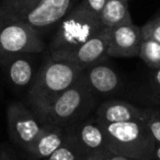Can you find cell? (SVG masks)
Returning <instances> with one entry per match:
<instances>
[{
  "label": "cell",
  "instance_id": "obj_1",
  "mask_svg": "<svg viewBox=\"0 0 160 160\" xmlns=\"http://www.w3.org/2000/svg\"><path fill=\"white\" fill-rule=\"evenodd\" d=\"M102 29L99 14L89 7L86 0H80L58 23L47 53L55 60H68L83 43Z\"/></svg>",
  "mask_w": 160,
  "mask_h": 160
},
{
  "label": "cell",
  "instance_id": "obj_2",
  "mask_svg": "<svg viewBox=\"0 0 160 160\" xmlns=\"http://www.w3.org/2000/svg\"><path fill=\"white\" fill-rule=\"evenodd\" d=\"M80 0H0V22H19L42 34L57 28Z\"/></svg>",
  "mask_w": 160,
  "mask_h": 160
},
{
  "label": "cell",
  "instance_id": "obj_3",
  "mask_svg": "<svg viewBox=\"0 0 160 160\" xmlns=\"http://www.w3.org/2000/svg\"><path fill=\"white\" fill-rule=\"evenodd\" d=\"M82 75V69L69 60H55L47 53L40 65L33 85L25 94V104L40 115L62 92L73 85Z\"/></svg>",
  "mask_w": 160,
  "mask_h": 160
},
{
  "label": "cell",
  "instance_id": "obj_4",
  "mask_svg": "<svg viewBox=\"0 0 160 160\" xmlns=\"http://www.w3.org/2000/svg\"><path fill=\"white\" fill-rule=\"evenodd\" d=\"M98 101L99 97L93 93L82 73L38 118L46 126L67 128L89 118L92 110L98 107Z\"/></svg>",
  "mask_w": 160,
  "mask_h": 160
},
{
  "label": "cell",
  "instance_id": "obj_5",
  "mask_svg": "<svg viewBox=\"0 0 160 160\" xmlns=\"http://www.w3.org/2000/svg\"><path fill=\"white\" fill-rule=\"evenodd\" d=\"M103 127L111 153L155 160L156 142L142 120L103 125Z\"/></svg>",
  "mask_w": 160,
  "mask_h": 160
},
{
  "label": "cell",
  "instance_id": "obj_6",
  "mask_svg": "<svg viewBox=\"0 0 160 160\" xmlns=\"http://www.w3.org/2000/svg\"><path fill=\"white\" fill-rule=\"evenodd\" d=\"M66 142L78 152L82 160H105L111 155L107 144L103 125L96 116L65 128Z\"/></svg>",
  "mask_w": 160,
  "mask_h": 160
},
{
  "label": "cell",
  "instance_id": "obj_7",
  "mask_svg": "<svg viewBox=\"0 0 160 160\" xmlns=\"http://www.w3.org/2000/svg\"><path fill=\"white\" fill-rule=\"evenodd\" d=\"M8 134L17 147L27 151L46 126L25 103L13 102L7 109Z\"/></svg>",
  "mask_w": 160,
  "mask_h": 160
},
{
  "label": "cell",
  "instance_id": "obj_8",
  "mask_svg": "<svg viewBox=\"0 0 160 160\" xmlns=\"http://www.w3.org/2000/svg\"><path fill=\"white\" fill-rule=\"evenodd\" d=\"M42 36L31 27L19 22H0V54H42Z\"/></svg>",
  "mask_w": 160,
  "mask_h": 160
},
{
  "label": "cell",
  "instance_id": "obj_9",
  "mask_svg": "<svg viewBox=\"0 0 160 160\" xmlns=\"http://www.w3.org/2000/svg\"><path fill=\"white\" fill-rule=\"evenodd\" d=\"M38 55L32 53L0 54V67L7 82L13 89L25 91V94L30 90L40 68Z\"/></svg>",
  "mask_w": 160,
  "mask_h": 160
},
{
  "label": "cell",
  "instance_id": "obj_10",
  "mask_svg": "<svg viewBox=\"0 0 160 160\" xmlns=\"http://www.w3.org/2000/svg\"><path fill=\"white\" fill-rule=\"evenodd\" d=\"M142 38V29L134 23L109 29L108 56L112 57H137Z\"/></svg>",
  "mask_w": 160,
  "mask_h": 160
},
{
  "label": "cell",
  "instance_id": "obj_11",
  "mask_svg": "<svg viewBox=\"0 0 160 160\" xmlns=\"http://www.w3.org/2000/svg\"><path fill=\"white\" fill-rule=\"evenodd\" d=\"M88 85L97 97H108L116 93L121 88L118 73L108 64L107 59L83 69Z\"/></svg>",
  "mask_w": 160,
  "mask_h": 160
},
{
  "label": "cell",
  "instance_id": "obj_12",
  "mask_svg": "<svg viewBox=\"0 0 160 160\" xmlns=\"http://www.w3.org/2000/svg\"><path fill=\"white\" fill-rule=\"evenodd\" d=\"M108 45H109V29L103 28L98 34L83 43L72 55L69 57V62L76 64L82 69L105 60L108 56Z\"/></svg>",
  "mask_w": 160,
  "mask_h": 160
},
{
  "label": "cell",
  "instance_id": "obj_13",
  "mask_svg": "<svg viewBox=\"0 0 160 160\" xmlns=\"http://www.w3.org/2000/svg\"><path fill=\"white\" fill-rule=\"evenodd\" d=\"M96 118L102 125L142 120V108L123 100L111 99L98 105Z\"/></svg>",
  "mask_w": 160,
  "mask_h": 160
},
{
  "label": "cell",
  "instance_id": "obj_14",
  "mask_svg": "<svg viewBox=\"0 0 160 160\" xmlns=\"http://www.w3.org/2000/svg\"><path fill=\"white\" fill-rule=\"evenodd\" d=\"M65 142H66L65 128L46 126V128L38 136V139L25 151V155L29 160H45L54 151L65 145Z\"/></svg>",
  "mask_w": 160,
  "mask_h": 160
},
{
  "label": "cell",
  "instance_id": "obj_15",
  "mask_svg": "<svg viewBox=\"0 0 160 160\" xmlns=\"http://www.w3.org/2000/svg\"><path fill=\"white\" fill-rule=\"evenodd\" d=\"M103 28H115L118 25L134 23L128 10L127 1L124 0H108L99 13Z\"/></svg>",
  "mask_w": 160,
  "mask_h": 160
},
{
  "label": "cell",
  "instance_id": "obj_16",
  "mask_svg": "<svg viewBox=\"0 0 160 160\" xmlns=\"http://www.w3.org/2000/svg\"><path fill=\"white\" fill-rule=\"evenodd\" d=\"M138 57L151 69L160 67V43L152 40H144L140 45Z\"/></svg>",
  "mask_w": 160,
  "mask_h": 160
},
{
  "label": "cell",
  "instance_id": "obj_17",
  "mask_svg": "<svg viewBox=\"0 0 160 160\" xmlns=\"http://www.w3.org/2000/svg\"><path fill=\"white\" fill-rule=\"evenodd\" d=\"M142 121L146 124L156 144L160 145V109L158 108L142 109Z\"/></svg>",
  "mask_w": 160,
  "mask_h": 160
},
{
  "label": "cell",
  "instance_id": "obj_18",
  "mask_svg": "<svg viewBox=\"0 0 160 160\" xmlns=\"http://www.w3.org/2000/svg\"><path fill=\"white\" fill-rule=\"evenodd\" d=\"M140 29L144 40H152L160 43V13L147 21Z\"/></svg>",
  "mask_w": 160,
  "mask_h": 160
},
{
  "label": "cell",
  "instance_id": "obj_19",
  "mask_svg": "<svg viewBox=\"0 0 160 160\" xmlns=\"http://www.w3.org/2000/svg\"><path fill=\"white\" fill-rule=\"evenodd\" d=\"M45 160H82V158L78 155V152L69 145L65 144L62 147L54 151L48 158Z\"/></svg>",
  "mask_w": 160,
  "mask_h": 160
},
{
  "label": "cell",
  "instance_id": "obj_20",
  "mask_svg": "<svg viewBox=\"0 0 160 160\" xmlns=\"http://www.w3.org/2000/svg\"><path fill=\"white\" fill-rule=\"evenodd\" d=\"M0 160H18V157L13 149L2 145L0 146Z\"/></svg>",
  "mask_w": 160,
  "mask_h": 160
},
{
  "label": "cell",
  "instance_id": "obj_21",
  "mask_svg": "<svg viewBox=\"0 0 160 160\" xmlns=\"http://www.w3.org/2000/svg\"><path fill=\"white\" fill-rule=\"evenodd\" d=\"M87 3L89 5V7L93 10L96 13H100L102 8L104 7V5L107 3L108 0H86Z\"/></svg>",
  "mask_w": 160,
  "mask_h": 160
},
{
  "label": "cell",
  "instance_id": "obj_22",
  "mask_svg": "<svg viewBox=\"0 0 160 160\" xmlns=\"http://www.w3.org/2000/svg\"><path fill=\"white\" fill-rule=\"evenodd\" d=\"M105 160H142L138 159V158H132V157H126V156H121V155H114L111 153L110 156H108L105 158Z\"/></svg>",
  "mask_w": 160,
  "mask_h": 160
},
{
  "label": "cell",
  "instance_id": "obj_23",
  "mask_svg": "<svg viewBox=\"0 0 160 160\" xmlns=\"http://www.w3.org/2000/svg\"><path fill=\"white\" fill-rule=\"evenodd\" d=\"M153 82H155L156 87L160 90V67L157 69H153Z\"/></svg>",
  "mask_w": 160,
  "mask_h": 160
},
{
  "label": "cell",
  "instance_id": "obj_24",
  "mask_svg": "<svg viewBox=\"0 0 160 160\" xmlns=\"http://www.w3.org/2000/svg\"><path fill=\"white\" fill-rule=\"evenodd\" d=\"M155 160H160V145L156 144L155 148Z\"/></svg>",
  "mask_w": 160,
  "mask_h": 160
},
{
  "label": "cell",
  "instance_id": "obj_25",
  "mask_svg": "<svg viewBox=\"0 0 160 160\" xmlns=\"http://www.w3.org/2000/svg\"><path fill=\"white\" fill-rule=\"evenodd\" d=\"M124 1H129V0H124Z\"/></svg>",
  "mask_w": 160,
  "mask_h": 160
}]
</instances>
